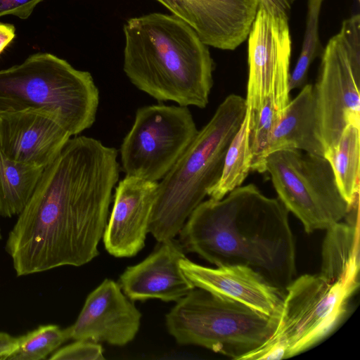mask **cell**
<instances>
[{"label":"cell","instance_id":"6da1fadb","mask_svg":"<svg viewBox=\"0 0 360 360\" xmlns=\"http://www.w3.org/2000/svg\"><path fill=\"white\" fill-rule=\"evenodd\" d=\"M119 172L115 148L85 136L67 141L8 234L5 249L18 276L82 266L98 255Z\"/></svg>","mask_w":360,"mask_h":360},{"label":"cell","instance_id":"7a4b0ae2","mask_svg":"<svg viewBox=\"0 0 360 360\" xmlns=\"http://www.w3.org/2000/svg\"><path fill=\"white\" fill-rule=\"evenodd\" d=\"M184 250L217 266L251 268L285 293L296 276L289 212L250 184L223 198L202 201L179 233Z\"/></svg>","mask_w":360,"mask_h":360},{"label":"cell","instance_id":"3957f363","mask_svg":"<svg viewBox=\"0 0 360 360\" xmlns=\"http://www.w3.org/2000/svg\"><path fill=\"white\" fill-rule=\"evenodd\" d=\"M123 70L139 90L159 101L205 108L213 86L208 46L174 15L151 13L128 19Z\"/></svg>","mask_w":360,"mask_h":360},{"label":"cell","instance_id":"277c9868","mask_svg":"<svg viewBox=\"0 0 360 360\" xmlns=\"http://www.w3.org/2000/svg\"><path fill=\"white\" fill-rule=\"evenodd\" d=\"M245 99L229 95L158 184L148 232L161 243L174 238L219 180L224 157L246 112Z\"/></svg>","mask_w":360,"mask_h":360},{"label":"cell","instance_id":"5b68a950","mask_svg":"<svg viewBox=\"0 0 360 360\" xmlns=\"http://www.w3.org/2000/svg\"><path fill=\"white\" fill-rule=\"evenodd\" d=\"M99 92L87 71L49 53L0 70V113L28 109L53 115L76 136L92 126Z\"/></svg>","mask_w":360,"mask_h":360},{"label":"cell","instance_id":"8992f818","mask_svg":"<svg viewBox=\"0 0 360 360\" xmlns=\"http://www.w3.org/2000/svg\"><path fill=\"white\" fill-rule=\"evenodd\" d=\"M278 319L195 288L166 315V326L179 345H198L240 360L274 333Z\"/></svg>","mask_w":360,"mask_h":360},{"label":"cell","instance_id":"52a82bcc","mask_svg":"<svg viewBox=\"0 0 360 360\" xmlns=\"http://www.w3.org/2000/svg\"><path fill=\"white\" fill-rule=\"evenodd\" d=\"M278 198L302 223L306 233L326 230L348 214L328 161L322 156L284 149L266 159Z\"/></svg>","mask_w":360,"mask_h":360},{"label":"cell","instance_id":"ba28073f","mask_svg":"<svg viewBox=\"0 0 360 360\" xmlns=\"http://www.w3.org/2000/svg\"><path fill=\"white\" fill-rule=\"evenodd\" d=\"M313 86L319 134L325 150L348 124L360 127V15L344 20L323 49Z\"/></svg>","mask_w":360,"mask_h":360},{"label":"cell","instance_id":"9c48e42d","mask_svg":"<svg viewBox=\"0 0 360 360\" xmlns=\"http://www.w3.org/2000/svg\"><path fill=\"white\" fill-rule=\"evenodd\" d=\"M355 290L319 274L295 278L285 290L276 328L264 345L282 359L309 349L338 325Z\"/></svg>","mask_w":360,"mask_h":360},{"label":"cell","instance_id":"30bf717a","mask_svg":"<svg viewBox=\"0 0 360 360\" xmlns=\"http://www.w3.org/2000/svg\"><path fill=\"white\" fill-rule=\"evenodd\" d=\"M198 130L188 107L152 105L139 108L120 147L126 176L158 182L172 169Z\"/></svg>","mask_w":360,"mask_h":360},{"label":"cell","instance_id":"8fae6325","mask_svg":"<svg viewBox=\"0 0 360 360\" xmlns=\"http://www.w3.org/2000/svg\"><path fill=\"white\" fill-rule=\"evenodd\" d=\"M247 39V110L255 113L270 97L280 118L290 101L292 39L288 20L258 7Z\"/></svg>","mask_w":360,"mask_h":360},{"label":"cell","instance_id":"7c38bea8","mask_svg":"<svg viewBox=\"0 0 360 360\" xmlns=\"http://www.w3.org/2000/svg\"><path fill=\"white\" fill-rule=\"evenodd\" d=\"M208 46L233 51L248 38L258 0H155Z\"/></svg>","mask_w":360,"mask_h":360},{"label":"cell","instance_id":"4fadbf2b","mask_svg":"<svg viewBox=\"0 0 360 360\" xmlns=\"http://www.w3.org/2000/svg\"><path fill=\"white\" fill-rule=\"evenodd\" d=\"M141 314L112 280H104L86 297L70 339L124 346L137 334Z\"/></svg>","mask_w":360,"mask_h":360},{"label":"cell","instance_id":"5bb4252c","mask_svg":"<svg viewBox=\"0 0 360 360\" xmlns=\"http://www.w3.org/2000/svg\"><path fill=\"white\" fill-rule=\"evenodd\" d=\"M70 134L49 113L28 109L0 113V146L12 160L44 169L59 155Z\"/></svg>","mask_w":360,"mask_h":360},{"label":"cell","instance_id":"9a60e30c","mask_svg":"<svg viewBox=\"0 0 360 360\" xmlns=\"http://www.w3.org/2000/svg\"><path fill=\"white\" fill-rule=\"evenodd\" d=\"M179 266L195 288L241 303L269 317L279 318L285 293L259 273L242 265L210 268L184 257Z\"/></svg>","mask_w":360,"mask_h":360},{"label":"cell","instance_id":"2e32d148","mask_svg":"<svg viewBox=\"0 0 360 360\" xmlns=\"http://www.w3.org/2000/svg\"><path fill=\"white\" fill-rule=\"evenodd\" d=\"M158 184L129 176L120 181L103 236L108 253L131 257L144 247Z\"/></svg>","mask_w":360,"mask_h":360},{"label":"cell","instance_id":"e0dca14e","mask_svg":"<svg viewBox=\"0 0 360 360\" xmlns=\"http://www.w3.org/2000/svg\"><path fill=\"white\" fill-rule=\"evenodd\" d=\"M184 257L179 240L174 238L161 242L144 260L128 266L118 284L131 301L177 302L195 288L180 268L179 261Z\"/></svg>","mask_w":360,"mask_h":360},{"label":"cell","instance_id":"ac0fdd59","mask_svg":"<svg viewBox=\"0 0 360 360\" xmlns=\"http://www.w3.org/2000/svg\"><path fill=\"white\" fill-rule=\"evenodd\" d=\"M284 149L324 157L325 148L319 134L314 89L310 84H306L290 101L273 130L269 155Z\"/></svg>","mask_w":360,"mask_h":360},{"label":"cell","instance_id":"d6986e66","mask_svg":"<svg viewBox=\"0 0 360 360\" xmlns=\"http://www.w3.org/2000/svg\"><path fill=\"white\" fill-rule=\"evenodd\" d=\"M359 268V217L328 228L322 245L319 276L327 281L341 282L356 290Z\"/></svg>","mask_w":360,"mask_h":360},{"label":"cell","instance_id":"ffe728a7","mask_svg":"<svg viewBox=\"0 0 360 360\" xmlns=\"http://www.w3.org/2000/svg\"><path fill=\"white\" fill-rule=\"evenodd\" d=\"M44 169L20 164L0 146V215H19L32 196Z\"/></svg>","mask_w":360,"mask_h":360},{"label":"cell","instance_id":"44dd1931","mask_svg":"<svg viewBox=\"0 0 360 360\" xmlns=\"http://www.w3.org/2000/svg\"><path fill=\"white\" fill-rule=\"evenodd\" d=\"M359 127L350 124L324 154L341 194L350 205L359 198Z\"/></svg>","mask_w":360,"mask_h":360},{"label":"cell","instance_id":"7402d4cb","mask_svg":"<svg viewBox=\"0 0 360 360\" xmlns=\"http://www.w3.org/2000/svg\"><path fill=\"white\" fill-rule=\"evenodd\" d=\"M251 162L250 115L246 110L243 120L227 148L221 176L208 190L207 195L220 200L240 186L251 170Z\"/></svg>","mask_w":360,"mask_h":360},{"label":"cell","instance_id":"603a6c76","mask_svg":"<svg viewBox=\"0 0 360 360\" xmlns=\"http://www.w3.org/2000/svg\"><path fill=\"white\" fill-rule=\"evenodd\" d=\"M70 340L68 328L57 325L40 326L18 338L13 346L0 356V360L45 359Z\"/></svg>","mask_w":360,"mask_h":360},{"label":"cell","instance_id":"cb8c5ba5","mask_svg":"<svg viewBox=\"0 0 360 360\" xmlns=\"http://www.w3.org/2000/svg\"><path fill=\"white\" fill-rule=\"evenodd\" d=\"M323 0H308L305 31L301 51L289 79L290 91L301 89L307 84L309 68L321 55L323 47L319 39V15Z\"/></svg>","mask_w":360,"mask_h":360},{"label":"cell","instance_id":"d4e9b609","mask_svg":"<svg viewBox=\"0 0 360 360\" xmlns=\"http://www.w3.org/2000/svg\"><path fill=\"white\" fill-rule=\"evenodd\" d=\"M249 115L251 170L264 173L266 172V159L269 155L270 139L279 116L270 97L266 98L258 111Z\"/></svg>","mask_w":360,"mask_h":360},{"label":"cell","instance_id":"484cf974","mask_svg":"<svg viewBox=\"0 0 360 360\" xmlns=\"http://www.w3.org/2000/svg\"><path fill=\"white\" fill-rule=\"evenodd\" d=\"M51 360H100L104 359L102 346L89 340H75L56 350L49 357Z\"/></svg>","mask_w":360,"mask_h":360},{"label":"cell","instance_id":"4316f807","mask_svg":"<svg viewBox=\"0 0 360 360\" xmlns=\"http://www.w3.org/2000/svg\"><path fill=\"white\" fill-rule=\"evenodd\" d=\"M43 0H0V17L13 15L20 19L28 18L38 4Z\"/></svg>","mask_w":360,"mask_h":360},{"label":"cell","instance_id":"83f0119b","mask_svg":"<svg viewBox=\"0 0 360 360\" xmlns=\"http://www.w3.org/2000/svg\"><path fill=\"white\" fill-rule=\"evenodd\" d=\"M295 0H258L259 7L270 14L289 19L292 6Z\"/></svg>","mask_w":360,"mask_h":360},{"label":"cell","instance_id":"f1b7e54d","mask_svg":"<svg viewBox=\"0 0 360 360\" xmlns=\"http://www.w3.org/2000/svg\"><path fill=\"white\" fill-rule=\"evenodd\" d=\"M15 35L14 25L0 22V53L12 41Z\"/></svg>","mask_w":360,"mask_h":360},{"label":"cell","instance_id":"f546056e","mask_svg":"<svg viewBox=\"0 0 360 360\" xmlns=\"http://www.w3.org/2000/svg\"><path fill=\"white\" fill-rule=\"evenodd\" d=\"M15 338L5 332H0V356L14 344Z\"/></svg>","mask_w":360,"mask_h":360},{"label":"cell","instance_id":"4dcf8cb0","mask_svg":"<svg viewBox=\"0 0 360 360\" xmlns=\"http://www.w3.org/2000/svg\"><path fill=\"white\" fill-rule=\"evenodd\" d=\"M0 239H1V229H0Z\"/></svg>","mask_w":360,"mask_h":360},{"label":"cell","instance_id":"1f68e13d","mask_svg":"<svg viewBox=\"0 0 360 360\" xmlns=\"http://www.w3.org/2000/svg\"><path fill=\"white\" fill-rule=\"evenodd\" d=\"M357 1H360V0H357Z\"/></svg>","mask_w":360,"mask_h":360}]
</instances>
